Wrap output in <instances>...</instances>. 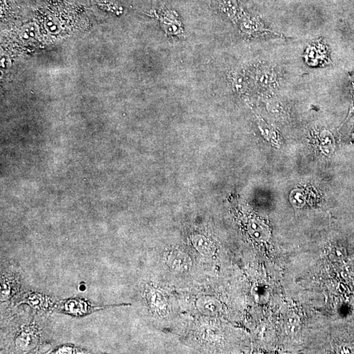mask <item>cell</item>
<instances>
[{"label":"cell","mask_w":354,"mask_h":354,"mask_svg":"<svg viewBox=\"0 0 354 354\" xmlns=\"http://www.w3.org/2000/svg\"><path fill=\"white\" fill-rule=\"evenodd\" d=\"M240 34L248 39H256L267 36H283L267 28L259 19L244 14L236 24Z\"/></svg>","instance_id":"obj_1"},{"label":"cell","mask_w":354,"mask_h":354,"mask_svg":"<svg viewBox=\"0 0 354 354\" xmlns=\"http://www.w3.org/2000/svg\"><path fill=\"white\" fill-rule=\"evenodd\" d=\"M155 16L165 34L171 38L181 39L184 37V28L182 21L175 11L166 7H160Z\"/></svg>","instance_id":"obj_2"},{"label":"cell","mask_w":354,"mask_h":354,"mask_svg":"<svg viewBox=\"0 0 354 354\" xmlns=\"http://www.w3.org/2000/svg\"><path fill=\"white\" fill-rule=\"evenodd\" d=\"M252 77L254 84L261 90H273L279 85V76L275 68L272 66H257L254 69Z\"/></svg>","instance_id":"obj_3"},{"label":"cell","mask_w":354,"mask_h":354,"mask_svg":"<svg viewBox=\"0 0 354 354\" xmlns=\"http://www.w3.org/2000/svg\"><path fill=\"white\" fill-rule=\"evenodd\" d=\"M304 58L310 67H320L329 63V56L324 41L319 40L309 44L304 52Z\"/></svg>","instance_id":"obj_4"},{"label":"cell","mask_w":354,"mask_h":354,"mask_svg":"<svg viewBox=\"0 0 354 354\" xmlns=\"http://www.w3.org/2000/svg\"><path fill=\"white\" fill-rule=\"evenodd\" d=\"M166 264L171 270L177 272H186L192 267V260L185 253L171 251L165 257Z\"/></svg>","instance_id":"obj_5"},{"label":"cell","mask_w":354,"mask_h":354,"mask_svg":"<svg viewBox=\"0 0 354 354\" xmlns=\"http://www.w3.org/2000/svg\"><path fill=\"white\" fill-rule=\"evenodd\" d=\"M196 308L201 314L205 316L215 317L221 310V304L214 297L203 296L196 301Z\"/></svg>","instance_id":"obj_6"},{"label":"cell","mask_w":354,"mask_h":354,"mask_svg":"<svg viewBox=\"0 0 354 354\" xmlns=\"http://www.w3.org/2000/svg\"><path fill=\"white\" fill-rule=\"evenodd\" d=\"M248 232L256 242H266L269 240V228L262 222L256 219L252 220L248 225Z\"/></svg>","instance_id":"obj_7"},{"label":"cell","mask_w":354,"mask_h":354,"mask_svg":"<svg viewBox=\"0 0 354 354\" xmlns=\"http://www.w3.org/2000/svg\"><path fill=\"white\" fill-rule=\"evenodd\" d=\"M192 243L194 248L200 254L204 256H212L215 254V248L209 239L200 234L193 235Z\"/></svg>","instance_id":"obj_8"},{"label":"cell","mask_w":354,"mask_h":354,"mask_svg":"<svg viewBox=\"0 0 354 354\" xmlns=\"http://www.w3.org/2000/svg\"><path fill=\"white\" fill-rule=\"evenodd\" d=\"M258 126L262 133L265 136L266 139L271 143L275 145H279V135L277 131L273 127V126L266 123L262 118H258Z\"/></svg>","instance_id":"obj_9"},{"label":"cell","mask_w":354,"mask_h":354,"mask_svg":"<svg viewBox=\"0 0 354 354\" xmlns=\"http://www.w3.org/2000/svg\"><path fill=\"white\" fill-rule=\"evenodd\" d=\"M321 141L320 149L326 155H330L333 152L335 144L334 138L330 132L328 131H322L319 136Z\"/></svg>","instance_id":"obj_10"},{"label":"cell","mask_w":354,"mask_h":354,"mask_svg":"<svg viewBox=\"0 0 354 354\" xmlns=\"http://www.w3.org/2000/svg\"><path fill=\"white\" fill-rule=\"evenodd\" d=\"M233 88L238 93H245L248 89V78L244 73L235 72L231 76Z\"/></svg>","instance_id":"obj_11"},{"label":"cell","mask_w":354,"mask_h":354,"mask_svg":"<svg viewBox=\"0 0 354 354\" xmlns=\"http://www.w3.org/2000/svg\"><path fill=\"white\" fill-rule=\"evenodd\" d=\"M301 322L298 316H293L287 319L285 323V330L289 335H293L300 329Z\"/></svg>","instance_id":"obj_12"},{"label":"cell","mask_w":354,"mask_h":354,"mask_svg":"<svg viewBox=\"0 0 354 354\" xmlns=\"http://www.w3.org/2000/svg\"><path fill=\"white\" fill-rule=\"evenodd\" d=\"M253 295L256 302L258 303H266L268 299V291L266 287L257 286L254 288Z\"/></svg>","instance_id":"obj_13"},{"label":"cell","mask_w":354,"mask_h":354,"mask_svg":"<svg viewBox=\"0 0 354 354\" xmlns=\"http://www.w3.org/2000/svg\"><path fill=\"white\" fill-rule=\"evenodd\" d=\"M352 104L350 107L349 112H348V116L346 117L345 122L347 121L350 118L354 115V81H352Z\"/></svg>","instance_id":"obj_14"}]
</instances>
